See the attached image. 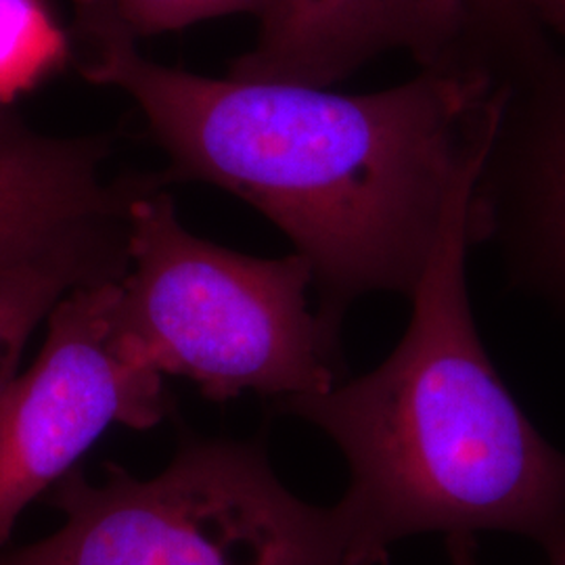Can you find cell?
<instances>
[{
  "label": "cell",
  "instance_id": "15",
  "mask_svg": "<svg viewBox=\"0 0 565 565\" xmlns=\"http://www.w3.org/2000/svg\"><path fill=\"white\" fill-rule=\"evenodd\" d=\"M557 565H565V557H564V559H562V562H559V564H557Z\"/></svg>",
  "mask_w": 565,
  "mask_h": 565
},
{
  "label": "cell",
  "instance_id": "3",
  "mask_svg": "<svg viewBox=\"0 0 565 565\" xmlns=\"http://www.w3.org/2000/svg\"><path fill=\"white\" fill-rule=\"evenodd\" d=\"M160 186L132 205L121 277V327L145 361L214 403L243 392L287 401L340 384V329L310 302L302 254L254 258L200 239Z\"/></svg>",
  "mask_w": 565,
  "mask_h": 565
},
{
  "label": "cell",
  "instance_id": "1",
  "mask_svg": "<svg viewBox=\"0 0 565 565\" xmlns=\"http://www.w3.org/2000/svg\"><path fill=\"white\" fill-rule=\"evenodd\" d=\"M84 76L126 90L172 160L279 226L312 266L327 323L371 294L413 298L450 202L484 160L505 81L480 65L422 67L380 93L207 78L145 60L114 0H76Z\"/></svg>",
  "mask_w": 565,
  "mask_h": 565
},
{
  "label": "cell",
  "instance_id": "13",
  "mask_svg": "<svg viewBox=\"0 0 565 565\" xmlns=\"http://www.w3.org/2000/svg\"><path fill=\"white\" fill-rule=\"evenodd\" d=\"M525 18L539 28H551L565 39V0H518Z\"/></svg>",
  "mask_w": 565,
  "mask_h": 565
},
{
  "label": "cell",
  "instance_id": "2",
  "mask_svg": "<svg viewBox=\"0 0 565 565\" xmlns=\"http://www.w3.org/2000/svg\"><path fill=\"white\" fill-rule=\"evenodd\" d=\"M480 168L450 202L394 352L356 380L279 401L348 461L333 507L354 565H385L390 546L429 532H509L541 545L548 565L565 557V455L507 390L467 294Z\"/></svg>",
  "mask_w": 565,
  "mask_h": 565
},
{
  "label": "cell",
  "instance_id": "12",
  "mask_svg": "<svg viewBox=\"0 0 565 565\" xmlns=\"http://www.w3.org/2000/svg\"><path fill=\"white\" fill-rule=\"evenodd\" d=\"M476 4L486 34L494 44H513L536 32V25L525 18L518 0H476Z\"/></svg>",
  "mask_w": 565,
  "mask_h": 565
},
{
  "label": "cell",
  "instance_id": "4",
  "mask_svg": "<svg viewBox=\"0 0 565 565\" xmlns=\"http://www.w3.org/2000/svg\"><path fill=\"white\" fill-rule=\"evenodd\" d=\"M46 503L63 524L0 565H354L335 507L291 494L256 443L186 440L153 478L76 467Z\"/></svg>",
  "mask_w": 565,
  "mask_h": 565
},
{
  "label": "cell",
  "instance_id": "11",
  "mask_svg": "<svg viewBox=\"0 0 565 565\" xmlns=\"http://www.w3.org/2000/svg\"><path fill=\"white\" fill-rule=\"evenodd\" d=\"M114 4L135 36H149L231 13L260 18L270 0H114Z\"/></svg>",
  "mask_w": 565,
  "mask_h": 565
},
{
  "label": "cell",
  "instance_id": "10",
  "mask_svg": "<svg viewBox=\"0 0 565 565\" xmlns=\"http://www.w3.org/2000/svg\"><path fill=\"white\" fill-rule=\"evenodd\" d=\"M70 41L46 0H0V107L53 74Z\"/></svg>",
  "mask_w": 565,
  "mask_h": 565
},
{
  "label": "cell",
  "instance_id": "9",
  "mask_svg": "<svg viewBox=\"0 0 565 565\" xmlns=\"http://www.w3.org/2000/svg\"><path fill=\"white\" fill-rule=\"evenodd\" d=\"M128 270V239L67 245L0 266V394L15 377L34 329L76 287Z\"/></svg>",
  "mask_w": 565,
  "mask_h": 565
},
{
  "label": "cell",
  "instance_id": "6",
  "mask_svg": "<svg viewBox=\"0 0 565 565\" xmlns=\"http://www.w3.org/2000/svg\"><path fill=\"white\" fill-rule=\"evenodd\" d=\"M258 41L228 76L331 88L406 51L422 67L492 65L476 0H270Z\"/></svg>",
  "mask_w": 565,
  "mask_h": 565
},
{
  "label": "cell",
  "instance_id": "7",
  "mask_svg": "<svg viewBox=\"0 0 565 565\" xmlns=\"http://www.w3.org/2000/svg\"><path fill=\"white\" fill-rule=\"evenodd\" d=\"M476 243L499 242L565 303V65L543 53L505 76V99L471 198Z\"/></svg>",
  "mask_w": 565,
  "mask_h": 565
},
{
  "label": "cell",
  "instance_id": "8",
  "mask_svg": "<svg viewBox=\"0 0 565 565\" xmlns=\"http://www.w3.org/2000/svg\"><path fill=\"white\" fill-rule=\"evenodd\" d=\"M102 141L49 139L0 111V266L128 239L132 205L166 179L114 181Z\"/></svg>",
  "mask_w": 565,
  "mask_h": 565
},
{
  "label": "cell",
  "instance_id": "5",
  "mask_svg": "<svg viewBox=\"0 0 565 565\" xmlns=\"http://www.w3.org/2000/svg\"><path fill=\"white\" fill-rule=\"evenodd\" d=\"M121 277L72 289L34 364L0 394V548L23 509L78 467L111 425L149 429L170 411L163 375L120 319Z\"/></svg>",
  "mask_w": 565,
  "mask_h": 565
},
{
  "label": "cell",
  "instance_id": "14",
  "mask_svg": "<svg viewBox=\"0 0 565 565\" xmlns=\"http://www.w3.org/2000/svg\"><path fill=\"white\" fill-rule=\"evenodd\" d=\"M446 546H448L450 565H478L476 564V541L471 534L446 536Z\"/></svg>",
  "mask_w": 565,
  "mask_h": 565
}]
</instances>
